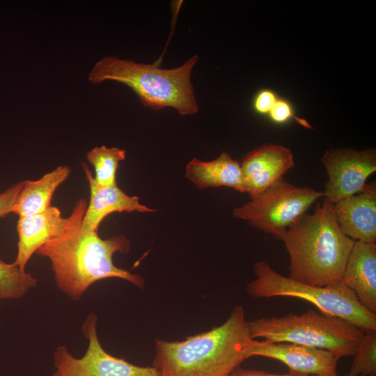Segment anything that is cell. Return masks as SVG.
I'll use <instances>...</instances> for the list:
<instances>
[{
	"label": "cell",
	"mask_w": 376,
	"mask_h": 376,
	"mask_svg": "<svg viewBox=\"0 0 376 376\" xmlns=\"http://www.w3.org/2000/svg\"><path fill=\"white\" fill-rule=\"evenodd\" d=\"M185 178L198 189L226 187L246 193L240 163L226 152L207 162L193 158L186 166Z\"/></svg>",
	"instance_id": "16"
},
{
	"label": "cell",
	"mask_w": 376,
	"mask_h": 376,
	"mask_svg": "<svg viewBox=\"0 0 376 376\" xmlns=\"http://www.w3.org/2000/svg\"><path fill=\"white\" fill-rule=\"evenodd\" d=\"M86 207L84 198L78 199L61 233L36 251L49 260L58 289L74 301L79 300L94 283L106 279H123L143 289L142 276L113 263L116 252L130 251V240L123 235L102 239L97 232L83 228Z\"/></svg>",
	"instance_id": "1"
},
{
	"label": "cell",
	"mask_w": 376,
	"mask_h": 376,
	"mask_svg": "<svg viewBox=\"0 0 376 376\" xmlns=\"http://www.w3.org/2000/svg\"><path fill=\"white\" fill-rule=\"evenodd\" d=\"M343 233L354 241L376 243V182H367L358 193L334 204Z\"/></svg>",
	"instance_id": "12"
},
{
	"label": "cell",
	"mask_w": 376,
	"mask_h": 376,
	"mask_svg": "<svg viewBox=\"0 0 376 376\" xmlns=\"http://www.w3.org/2000/svg\"><path fill=\"white\" fill-rule=\"evenodd\" d=\"M198 58L194 55L178 68L162 69L155 64L105 56L94 65L88 81L95 84L115 81L130 87L142 104L152 110L171 107L182 116L192 115L199 109L191 81Z\"/></svg>",
	"instance_id": "4"
},
{
	"label": "cell",
	"mask_w": 376,
	"mask_h": 376,
	"mask_svg": "<svg viewBox=\"0 0 376 376\" xmlns=\"http://www.w3.org/2000/svg\"><path fill=\"white\" fill-rule=\"evenodd\" d=\"M271 118L276 123H283L292 116V109L288 102L277 100L269 111Z\"/></svg>",
	"instance_id": "22"
},
{
	"label": "cell",
	"mask_w": 376,
	"mask_h": 376,
	"mask_svg": "<svg viewBox=\"0 0 376 376\" xmlns=\"http://www.w3.org/2000/svg\"><path fill=\"white\" fill-rule=\"evenodd\" d=\"M321 161L328 177L323 198L333 204L359 192L376 171V153L373 149L327 150Z\"/></svg>",
	"instance_id": "9"
},
{
	"label": "cell",
	"mask_w": 376,
	"mask_h": 376,
	"mask_svg": "<svg viewBox=\"0 0 376 376\" xmlns=\"http://www.w3.org/2000/svg\"><path fill=\"white\" fill-rule=\"evenodd\" d=\"M295 166L291 150L283 146L265 144L246 153L241 163L246 193L254 198L283 180Z\"/></svg>",
	"instance_id": "11"
},
{
	"label": "cell",
	"mask_w": 376,
	"mask_h": 376,
	"mask_svg": "<svg viewBox=\"0 0 376 376\" xmlns=\"http://www.w3.org/2000/svg\"><path fill=\"white\" fill-rule=\"evenodd\" d=\"M251 337L243 306L212 329L181 341L156 339L152 361L158 376H228L249 357Z\"/></svg>",
	"instance_id": "2"
},
{
	"label": "cell",
	"mask_w": 376,
	"mask_h": 376,
	"mask_svg": "<svg viewBox=\"0 0 376 376\" xmlns=\"http://www.w3.org/2000/svg\"><path fill=\"white\" fill-rule=\"evenodd\" d=\"M251 337L329 350L339 359L354 356L364 331L341 318L311 309L297 315L248 321Z\"/></svg>",
	"instance_id": "5"
},
{
	"label": "cell",
	"mask_w": 376,
	"mask_h": 376,
	"mask_svg": "<svg viewBox=\"0 0 376 376\" xmlns=\"http://www.w3.org/2000/svg\"><path fill=\"white\" fill-rule=\"evenodd\" d=\"M97 322V317L91 313L83 324L88 346L82 357L75 358L65 345L56 347L53 357L56 370L52 376H158L152 366H136L107 353L99 340Z\"/></svg>",
	"instance_id": "8"
},
{
	"label": "cell",
	"mask_w": 376,
	"mask_h": 376,
	"mask_svg": "<svg viewBox=\"0 0 376 376\" xmlns=\"http://www.w3.org/2000/svg\"><path fill=\"white\" fill-rule=\"evenodd\" d=\"M323 197V191L308 186H296L282 180L257 197L235 207L233 215L281 240L286 230Z\"/></svg>",
	"instance_id": "7"
},
{
	"label": "cell",
	"mask_w": 376,
	"mask_h": 376,
	"mask_svg": "<svg viewBox=\"0 0 376 376\" xmlns=\"http://www.w3.org/2000/svg\"><path fill=\"white\" fill-rule=\"evenodd\" d=\"M341 283L366 309L376 314V243L355 241Z\"/></svg>",
	"instance_id": "15"
},
{
	"label": "cell",
	"mask_w": 376,
	"mask_h": 376,
	"mask_svg": "<svg viewBox=\"0 0 376 376\" xmlns=\"http://www.w3.org/2000/svg\"><path fill=\"white\" fill-rule=\"evenodd\" d=\"M276 101V97L272 92L263 91L256 97L254 107L257 111L265 113L269 112Z\"/></svg>",
	"instance_id": "23"
},
{
	"label": "cell",
	"mask_w": 376,
	"mask_h": 376,
	"mask_svg": "<svg viewBox=\"0 0 376 376\" xmlns=\"http://www.w3.org/2000/svg\"><path fill=\"white\" fill-rule=\"evenodd\" d=\"M253 271L256 278L246 288L251 297L299 298L311 303L321 313L341 318L363 331L376 329V314L363 307L342 283L331 286L304 284L283 276L264 260L256 262Z\"/></svg>",
	"instance_id": "6"
},
{
	"label": "cell",
	"mask_w": 376,
	"mask_h": 376,
	"mask_svg": "<svg viewBox=\"0 0 376 376\" xmlns=\"http://www.w3.org/2000/svg\"><path fill=\"white\" fill-rule=\"evenodd\" d=\"M228 376H304V375H292L290 373L285 374V375H278V374L270 373L261 371V370L243 369L239 366Z\"/></svg>",
	"instance_id": "24"
},
{
	"label": "cell",
	"mask_w": 376,
	"mask_h": 376,
	"mask_svg": "<svg viewBox=\"0 0 376 376\" xmlns=\"http://www.w3.org/2000/svg\"><path fill=\"white\" fill-rule=\"evenodd\" d=\"M345 376H348V375H345Z\"/></svg>",
	"instance_id": "25"
},
{
	"label": "cell",
	"mask_w": 376,
	"mask_h": 376,
	"mask_svg": "<svg viewBox=\"0 0 376 376\" xmlns=\"http://www.w3.org/2000/svg\"><path fill=\"white\" fill-rule=\"evenodd\" d=\"M290 258L289 278L315 286L341 283L354 240L339 227L334 204L322 198L312 214H304L282 240Z\"/></svg>",
	"instance_id": "3"
},
{
	"label": "cell",
	"mask_w": 376,
	"mask_h": 376,
	"mask_svg": "<svg viewBox=\"0 0 376 376\" xmlns=\"http://www.w3.org/2000/svg\"><path fill=\"white\" fill-rule=\"evenodd\" d=\"M126 152L116 147L97 146L86 153L88 162L93 166L95 182L102 187L117 185L116 172Z\"/></svg>",
	"instance_id": "18"
},
{
	"label": "cell",
	"mask_w": 376,
	"mask_h": 376,
	"mask_svg": "<svg viewBox=\"0 0 376 376\" xmlns=\"http://www.w3.org/2000/svg\"><path fill=\"white\" fill-rule=\"evenodd\" d=\"M90 189V199L82 221L83 228L98 231L104 219L113 212H154L139 201L136 196H129L118 185L102 187L94 180L92 173L85 163H81Z\"/></svg>",
	"instance_id": "13"
},
{
	"label": "cell",
	"mask_w": 376,
	"mask_h": 376,
	"mask_svg": "<svg viewBox=\"0 0 376 376\" xmlns=\"http://www.w3.org/2000/svg\"><path fill=\"white\" fill-rule=\"evenodd\" d=\"M71 169L60 165L36 180H24L12 212L19 217L42 212L49 208L56 189L70 176Z\"/></svg>",
	"instance_id": "17"
},
{
	"label": "cell",
	"mask_w": 376,
	"mask_h": 376,
	"mask_svg": "<svg viewBox=\"0 0 376 376\" xmlns=\"http://www.w3.org/2000/svg\"><path fill=\"white\" fill-rule=\"evenodd\" d=\"M37 279L13 263L0 259V300L17 299L36 286Z\"/></svg>",
	"instance_id": "19"
},
{
	"label": "cell",
	"mask_w": 376,
	"mask_h": 376,
	"mask_svg": "<svg viewBox=\"0 0 376 376\" xmlns=\"http://www.w3.org/2000/svg\"><path fill=\"white\" fill-rule=\"evenodd\" d=\"M348 376H375L376 375V329L364 331L354 354Z\"/></svg>",
	"instance_id": "20"
},
{
	"label": "cell",
	"mask_w": 376,
	"mask_h": 376,
	"mask_svg": "<svg viewBox=\"0 0 376 376\" xmlns=\"http://www.w3.org/2000/svg\"><path fill=\"white\" fill-rule=\"evenodd\" d=\"M66 221L67 217L61 216L60 209L52 205L42 212L19 217L17 253L13 263L25 272L32 256L47 241L58 235Z\"/></svg>",
	"instance_id": "14"
},
{
	"label": "cell",
	"mask_w": 376,
	"mask_h": 376,
	"mask_svg": "<svg viewBox=\"0 0 376 376\" xmlns=\"http://www.w3.org/2000/svg\"><path fill=\"white\" fill-rule=\"evenodd\" d=\"M264 357L285 364L290 374L304 376H339L336 371L339 358L331 352L286 342L256 340L249 357Z\"/></svg>",
	"instance_id": "10"
},
{
	"label": "cell",
	"mask_w": 376,
	"mask_h": 376,
	"mask_svg": "<svg viewBox=\"0 0 376 376\" xmlns=\"http://www.w3.org/2000/svg\"><path fill=\"white\" fill-rule=\"evenodd\" d=\"M24 181L17 182L0 193V218L12 212V208L21 191Z\"/></svg>",
	"instance_id": "21"
}]
</instances>
